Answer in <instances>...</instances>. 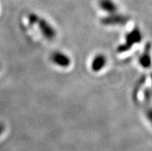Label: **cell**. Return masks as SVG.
I'll use <instances>...</instances> for the list:
<instances>
[{"label":"cell","mask_w":152,"mask_h":151,"mask_svg":"<svg viewBox=\"0 0 152 151\" xmlns=\"http://www.w3.org/2000/svg\"><path fill=\"white\" fill-rule=\"evenodd\" d=\"M142 40V34L138 27H135L126 35L125 42L118 47L117 51L119 53H124L129 51L134 45L137 44Z\"/></svg>","instance_id":"1"},{"label":"cell","mask_w":152,"mask_h":151,"mask_svg":"<svg viewBox=\"0 0 152 151\" xmlns=\"http://www.w3.org/2000/svg\"><path fill=\"white\" fill-rule=\"evenodd\" d=\"M35 25H37L40 31L41 34L45 37L46 39L49 41L53 40L56 36V32L51 24L46 21L45 19H42L40 16H39L37 23Z\"/></svg>","instance_id":"2"},{"label":"cell","mask_w":152,"mask_h":151,"mask_svg":"<svg viewBox=\"0 0 152 151\" xmlns=\"http://www.w3.org/2000/svg\"><path fill=\"white\" fill-rule=\"evenodd\" d=\"M129 20V18L124 15L115 13L109 14L101 19V23L105 26H118L124 25Z\"/></svg>","instance_id":"3"},{"label":"cell","mask_w":152,"mask_h":151,"mask_svg":"<svg viewBox=\"0 0 152 151\" xmlns=\"http://www.w3.org/2000/svg\"><path fill=\"white\" fill-rule=\"evenodd\" d=\"M50 59L53 64L63 68H66L71 64V59L63 52L55 51L50 55Z\"/></svg>","instance_id":"4"},{"label":"cell","mask_w":152,"mask_h":151,"mask_svg":"<svg viewBox=\"0 0 152 151\" xmlns=\"http://www.w3.org/2000/svg\"><path fill=\"white\" fill-rule=\"evenodd\" d=\"M151 49V44L150 42H148L145 46V51L139 57V63L145 69H148L151 66L152 60L150 53Z\"/></svg>","instance_id":"5"},{"label":"cell","mask_w":152,"mask_h":151,"mask_svg":"<svg viewBox=\"0 0 152 151\" xmlns=\"http://www.w3.org/2000/svg\"><path fill=\"white\" fill-rule=\"evenodd\" d=\"M107 63V58L104 54H97L91 62V69L94 72H99L105 66Z\"/></svg>","instance_id":"6"},{"label":"cell","mask_w":152,"mask_h":151,"mask_svg":"<svg viewBox=\"0 0 152 151\" xmlns=\"http://www.w3.org/2000/svg\"><path fill=\"white\" fill-rule=\"evenodd\" d=\"M99 7L108 14L115 13L118 12V6L113 0H98Z\"/></svg>","instance_id":"7"},{"label":"cell","mask_w":152,"mask_h":151,"mask_svg":"<svg viewBox=\"0 0 152 151\" xmlns=\"http://www.w3.org/2000/svg\"><path fill=\"white\" fill-rule=\"evenodd\" d=\"M145 81H146V76H143V77H141V79L139 80L137 85H136V86H135L134 90V93H133V98L135 101L137 100V95H138L139 90H140V89H141V86L145 83Z\"/></svg>","instance_id":"8"},{"label":"cell","mask_w":152,"mask_h":151,"mask_svg":"<svg viewBox=\"0 0 152 151\" xmlns=\"http://www.w3.org/2000/svg\"><path fill=\"white\" fill-rule=\"evenodd\" d=\"M146 117L148 120L151 123L152 125V108H149L146 111Z\"/></svg>","instance_id":"9"},{"label":"cell","mask_w":152,"mask_h":151,"mask_svg":"<svg viewBox=\"0 0 152 151\" xmlns=\"http://www.w3.org/2000/svg\"><path fill=\"white\" fill-rule=\"evenodd\" d=\"M151 95V93L150 90H145V100H146V101H148V100H150Z\"/></svg>","instance_id":"10"},{"label":"cell","mask_w":152,"mask_h":151,"mask_svg":"<svg viewBox=\"0 0 152 151\" xmlns=\"http://www.w3.org/2000/svg\"><path fill=\"white\" fill-rule=\"evenodd\" d=\"M4 130H5V126L0 123V135L2 134V133L4 132Z\"/></svg>","instance_id":"11"}]
</instances>
